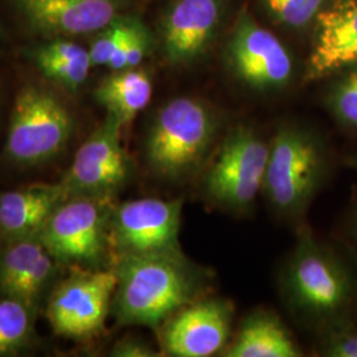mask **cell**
Returning a JSON list of instances; mask_svg holds the SVG:
<instances>
[{"mask_svg": "<svg viewBox=\"0 0 357 357\" xmlns=\"http://www.w3.org/2000/svg\"><path fill=\"white\" fill-rule=\"evenodd\" d=\"M114 271V311L121 324L158 326L197 291V275L180 252L119 257Z\"/></svg>", "mask_w": 357, "mask_h": 357, "instance_id": "cell-1", "label": "cell"}, {"mask_svg": "<svg viewBox=\"0 0 357 357\" xmlns=\"http://www.w3.org/2000/svg\"><path fill=\"white\" fill-rule=\"evenodd\" d=\"M216 131V119L204 103L176 98L153 122L146 141L147 160L159 175L181 178L204 159Z\"/></svg>", "mask_w": 357, "mask_h": 357, "instance_id": "cell-2", "label": "cell"}, {"mask_svg": "<svg viewBox=\"0 0 357 357\" xmlns=\"http://www.w3.org/2000/svg\"><path fill=\"white\" fill-rule=\"evenodd\" d=\"M72 131V115L54 94L26 86L16 97L4 151L20 166L40 165L64 150Z\"/></svg>", "mask_w": 357, "mask_h": 357, "instance_id": "cell-3", "label": "cell"}, {"mask_svg": "<svg viewBox=\"0 0 357 357\" xmlns=\"http://www.w3.org/2000/svg\"><path fill=\"white\" fill-rule=\"evenodd\" d=\"M107 199L75 195L59 205L35 237L52 257L75 266H97L110 246Z\"/></svg>", "mask_w": 357, "mask_h": 357, "instance_id": "cell-4", "label": "cell"}, {"mask_svg": "<svg viewBox=\"0 0 357 357\" xmlns=\"http://www.w3.org/2000/svg\"><path fill=\"white\" fill-rule=\"evenodd\" d=\"M264 188L280 212L293 215L306 206L324 174L319 142L306 131L283 128L268 146Z\"/></svg>", "mask_w": 357, "mask_h": 357, "instance_id": "cell-5", "label": "cell"}, {"mask_svg": "<svg viewBox=\"0 0 357 357\" xmlns=\"http://www.w3.org/2000/svg\"><path fill=\"white\" fill-rule=\"evenodd\" d=\"M286 289L295 306L312 317H332L349 305L354 283L330 250L305 237L295 249L286 275Z\"/></svg>", "mask_w": 357, "mask_h": 357, "instance_id": "cell-6", "label": "cell"}, {"mask_svg": "<svg viewBox=\"0 0 357 357\" xmlns=\"http://www.w3.org/2000/svg\"><path fill=\"white\" fill-rule=\"evenodd\" d=\"M116 289L114 270L76 268L52 294L47 318L57 335L85 339L102 331Z\"/></svg>", "mask_w": 357, "mask_h": 357, "instance_id": "cell-7", "label": "cell"}, {"mask_svg": "<svg viewBox=\"0 0 357 357\" xmlns=\"http://www.w3.org/2000/svg\"><path fill=\"white\" fill-rule=\"evenodd\" d=\"M268 147L253 131H231L217 153L205 178L208 195L231 209H243L264 188Z\"/></svg>", "mask_w": 357, "mask_h": 357, "instance_id": "cell-8", "label": "cell"}, {"mask_svg": "<svg viewBox=\"0 0 357 357\" xmlns=\"http://www.w3.org/2000/svg\"><path fill=\"white\" fill-rule=\"evenodd\" d=\"M180 216L178 200L147 197L126 202L110 215V246L119 257L180 252Z\"/></svg>", "mask_w": 357, "mask_h": 357, "instance_id": "cell-9", "label": "cell"}, {"mask_svg": "<svg viewBox=\"0 0 357 357\" xmlns=\"http://www.w3.org/2000/svg\"><path fill=\"white\" fill-rule=\"evenodd\" d=\"M123 125L107 114L105 122L78 149L72 167L61 181L69 196L107 199L128 180L130 163L121 144Z\"/></svg>", "mask_w": 357, "mask_h": 357, "instance_id": "cell-10", "label": "cell"}, {"mask_svg": "<svg viewBox=\"0 0 357 357\" xmlns=\"http://www.w3.org/2000/svg\"><path fill=\"white\" fill-rule=\"evenodd\" d=\"M236 76L257 90H275L293 77V60L280 38L243 15L228 45Z\"/></svg>", "mask_w": 357, "mask_h": 357, "instance_id": "cell-11", "label": "cell"}, {"mask_svg": "<svg viewBox=\"0 0 357 357\" xmlns=\"http://www.w3.org/2000/svg\"><path fill=\"white\" fill-rule=\"evenodd\" d=\"M29 26L51 36L100 32L116 20L125 0H16Z\"/></svg>", "mask_w": 357, "mask_h": 357, "instance_id": "cell-12", "label": "cell"}, {"mask_svg": "<svg viewBox=\"0 0 357 357\" xmlns=\"http://www.w3.org/2000/svg\"><path fill=\"white\" fill-rule=\"evenodd\" d=\"M230 318V307L221 301H206L183 308L163 332L167 354L176 357L216 354L228 340Z\"/></svg>", "mask_w": 357, "mask_h": 357, "instance_id": "cell-13", "label": "cell"}, {"mask_svg": "<svg viewBox=\"0 0 357 357\" xmlns=\"http://www.w3.org/2000/svg\"><path fill=\"white\" fill-rule=\"evenodd\" d=\"M315 19L307 79H319L357 64V0H335Z\"/></svg>", "mask_w": 357, "mask_h": 357, "instance_id": "cell-14", "label": "cell"}, {"mask_svg": "<svg viewBox=\"0 0 357 357\" xmlns=\"http://www.w3.org/2000/svg\"><path fill=\"white\" fill-rule=\"evenodd\" d=\"M222 13V0H178L163 23V48L172 64L199 57L213 38Z\"/></svg>", "mask_w": 357, "mask_h": 357, "instance_id": "cell-15", "label": "cell"}, {"mask_svg": "<svg viewBox=\"0 0 357 357\" xmlns=\"http://www.w3.org/2000/svg\"><path fill=\"white\" fill-rule=\"evenodd\" d=\"M10 243L0 253V295L35 299L51 280L54 268L51 253L38 237Z\"/></svg>", "mask_w": 357, "mask_h": 357, "instance_id": "cell-16", "label": "cell"}, {"mask_svg": "<svg viewBox=\"0 0 357 357\" xmlns=\"http://www.w3.org/2000/svg\"><path fill=\"white\" fill-rule=\"evenodd\" d=\"M68 197L63 183L36 184L0 195V233L10 241L35 237Z\"/></svg>", "mask_w": 357, "mask_h": 357, "instance_id": "cell-17", "label": "cell"}, {"mask_svg": "<svg viewBox=\"0 0 357 357\" xmlns=\"http://www.w3.org/2000/svg\"><path fill=\"white\" fill-rule=\"evenodd\" d=\"M153 82L146 70L130 68L114 70L101 81L94 91L97 102L107 114L115 116L123 126L128 125L150 103Z\"/></svg>", "mask_w": 357, "mask_h": 357, "instance_id": "cell-18", "label": "cell"}, {"mask_svg": "<svg viewBox=\"0 0 357 357\" xmlns=\"http://www.w3.org/2000/svg\"><path fill=\"white\" fill-rule=\"evenodd\" d=\"M228 357H296L299 348L275 317L257 312L243 323Z\"/></svg>", "mask_w": 357, "mask_h": 357, "instance_id": "cell-19", "label": "cell"}, {"mask_svg": "<svg viewBox=\"0 0 357 357\" xmlns=\"http://www.w3.org/2000/svg\"><path fill=\"white\" fill-rule=\"evenodd\" d=\"M33 59L44 76L70 91L86 81L93 66L88 50L63 38L40 47Z\"/></svg>", "mask_w": 357, "mask_h": 357, "instance_id": "cell-20", "label": "cell"}, {"mask_svg": "<svg viewBox=\"0 0 357 357\" xmlns=\"http://www.w3.org/2000/svg\"><path fill=\"white\" fill-rule=\"evenodd\" d=\"M32 308L0 295V356H10L26 347L32 333Z\"/></svg>", "mask_w": 357, "mask_h": 357, "instance_id": "cell-21", "label": "cell"}, {"mask_svg": "<svg viewBox=\"0 0 357 357\" xmlns=\"http://www.w3.org/2000/svg\"><path fill=\"white\" fill-rule=\"evenodd\" d=\"M150 45L151 36L149 29L141 20L128 17V31L107 66L112 70L137 68L146 57Z\"/></svg>", "mask_w": 357, "mask_h": 357, "instance_id": "cell-22", "label": "cell"}, {"mask_svg": "<svg viewBox=\"0 0 357 357\" xmlns=\"http://www.w3.org/2000/svg\"><path fill=\"white\" fill-rule=\"evenodd\" d=\"M327 101L332 114L340 123L357 130V68L332 86Z\"/></svg>", "mask_w": 357, "mask_h": 357, "instance_id": "cell-23", "label": "cell"}, {"mask_svg": "<svg viewBox=\"0 0 357 357\" xmlns=\"http://www.w3.org/2000/svg\"><path fill=\"white\" fill-rule=\"evenodd\" d=\"M270 13L283 24L290 26H306L321 8L324 0H264Z\"/></svg>", "mask_w": 357, "mask_h": 357, "instance_id": "cell-24", "label": "cell"}, {"mask_svg": "<svg viewBox=\"0 0 357 357\" xmlns=\"http://www.w3.org/2000/svg\"><path fill=\"white\" fill-rule=\"evenodd\" d=\"M128 17H118L112 24L103 28L94 38L89 54L93 66L109 65L115 51L128 31Z\"/></svg>", "mask_w": 357, "mask_h": 357, "instance_id": "cell-25", "label": "cell"}, {"mask_svg": "<svg viewBox=\"0 0 357 357\" xmlns=\"http://www.w3.org/2000/svg\"><path fill=\"white\" fill-rule=\"evenodd\" d=\"M326 355L331 357H357V332H340L327 343Z\"/></svg>", "mask_w": 357, "mask_h": 357, "instance_id": "cell-26", "label": "cell"}, {"mask_svg": "<svg viewBox=\"0 0 357 357\" xmlns=\"http://www.w3.org/2000/svg\"><path fill=\"white\" fill-rule=\"evenodd\" d=\"M113 355L118 357H149L155 356L153 349L134 339L121 340L115 345Z\"/></svg>", "mask_w": 357, "mask_h": 357, "instance_id": "cell-27", "label": "cell"}, {"mask_svg": "<svg viewBox=\"0 0 357 357\" xmlns=\"http://www.w3.org/2000/svg\"><path fill=\"white\" fill-rule=\"evenodd\" d=\"M349 237L357 245V208L354 211V213L351 216V221H349Z\"/></svg>", "mask_w": 357, "mask_h": 357, "instance_id": "cell-28", "label": "cell"}, {"mask_svg": "<svg viewBox=\"0 0 357 357\" xmlns=\"http://www.w3.org/2000/svg\"><path fill=\"white\" fill-rule=\"evenodd\" d=\"M351 165H352V167H354L355 169H357V156H354V158L351 159Z\"/></svg>", "mask_w": 357, "mask_h": 357, "instance_id": "cell-29", "label": "cell"}]
</instances>
